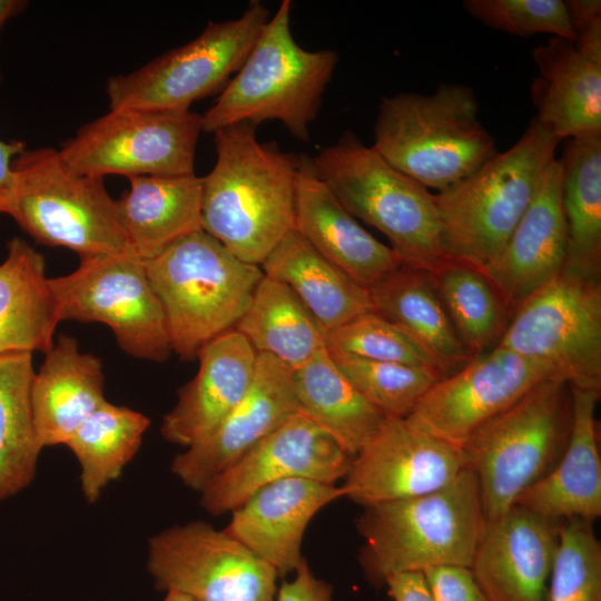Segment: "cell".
<instances>
[{"mask_svg": "<svg viewBox=\"0 0 601 601\" xmlns=\"http://www.w3.org/2000/svg\"><path fill=\"white\" fill-rule=\"evenodd\" d=\"M213 134L216 162L201 177V228L237 258L260 266L295 229L298 156L260 142L249 122Z\"/></svg>", "mask_w": 601, "mask_h": 601, "instance_id": "1", "label": "cell"}, {"mask_svg": "<svg viewBox=\"0 0 601 601\" xmlns=\"http://www.w3.org/2000/svg\"><path fill=\"white\" fill-rule=\"evenodd\" d=\"M485 526L477 476L467 465L433 492L364 506L356 521L364 539L359 561L376 585L401 572L470 568Z\"/></svg>", "mask_w": 601, "mask_h": 601, "instance_id": "2", "label": "cell"}, {"mask_svg": "<svg viewBox=\"0 0 601 601\" xmlns=\"http://www.w3.org/2000/svg\"><path fill=\"white\" fill-rule=\"evenodd\" d=\"M473 89L441 83L432 93L382 98L373 148L393 167L441 193L462 181L496 152L477 118Z\"/></svg>", "mask_w": 601, "mask_h": 601, "instance_id": "3", "label": "cell"}, {"mask_svg": "<svg viewBox=\"0 0 601 601\" xmlns=\"http://www.w3.org/2000/svg\"><path fill=\"white\" fill-rule=\"evenodd\" d=\"M290 10L292 1L283 0L240 69L201 115L203 131L278 120L296 139L309 141V126L338 56L332 49L300 47L290 30Z\"/></svg>", "mask_w": 601, "mask_h": 601, "instance_id": "4", "label": "cell"}, {"mask_svg": "<svg viewBox=\"0 0 601 601\" xmlns=\"http://www.w3.org/2000/svg\"><path fill=\"white\" fill-rule=\"evenodd\" d=\"M559 140L533 119L518 141L472 175L434 194L447 259L481 272L503 250L531 203Z\"/></svg>", "mask_w": 601, "mask_h": 601, "instance_id": "5", "label": "cell"}, {"mask_svg": "<svg viewBox=\"0 0 601 601\" xmlns=\"http://www.w3.org/2000/svg\"><path fill=\"white\" fill-rule=\"evenodd\" d=\"M144 265L165 315L171 352L185 362L235 328L264 276L260 266L237 258L204 230Z\"/></svg>", "mask_w": 601, "mask_h": 601, "instance_id": "6", "label": "cell"}, {"mask_svg": "<svg viewBox=\"0 0 601 601\" xmlns=\"http://www.w3.org/2000/svg\"><path fill=\"white\" fill-rule=\"evenodd\" d=\"M312 164L352 216L386 236L404 266L435 273L450 260L441 245L434 194L353 131L322 148Z\"/></svg>", "mask_w": 601, "mask_h": 601, "instance_id": "7", "label": "cell"}, {"mask_svg": "<svg viewBox=\"0 0 601 601\" xmlns=\"http://www.w3.org/2000/svg\"><path fill=\"white\" fill-rule=\"evenodd\" d=\"M570 426V385L552 376L470 436L462 449L477 476L486 522L513 506L552 470L564 451Z\"/></svg>", "mask_w": 601, "mask_h": 601, "instance_id": "8", "label": "cell"}, {"mask_svg": "<svg viewBox=\"0 0 601 601\" xmlns=\"http://www.w3.org/2000/svg\"><path fill=\"white\" fill-rule=\"evenodd\" d=\"M12 176L6 215L37 243L79 257L131 253L104 178L71 173L49 147L22 150Z\"/></svg>", "mask_w": 601, "mask_h": 601, "instance_id": "9", "label": "cell"}, {"mask_svg": "<svg viewBox=\"0 0 601 601\" xmlns=\"http://www.w3.org/2000/svg\"><path fill=\"white\" fill-rule=\"evenodd\" d=\"M496 345L550 367L571 387L601 391L600 277L562 268L516 307Z\"/></svg>", "mask_w": 601, "mask_h": 601, "instance_id": "10", "label": "cell"}, {"mask_svg": "<svg viewBox=\"0 0 601 601\" xmlns=\"http://www.w3.org/2000/svg\"><path fill=\"white\" fill-rule=\"evenodd\" d=\"M269 19L268 8L252 1L240 17L209 22L188 43L127 75L111 76L106 87L110 109H189L226 87Z\"/></svg>", "mask_w": 601, "mask_h": 601, "instance_id": "11", "label": "cell"}, {"mask_svg": "<svg viewBox=\"0 0 601 601\" xmlns=\"http://www.w3.org/2000/svg\"><path fill=\"white\" fill-rule=\"evenodd\" d=\"M201 131V115L189 109H110L83 125L58 154L80 176L191 175Z\"/></svg>", "mask_w": 601, "mask_h": 601, "instance_id": "12", "label": "cell"}, {"mask_svg": "<svg viewBox=\"0 0 601 601\" xmlns=\"http://www.w3.org/2000/svg\"><path fill=\"white\" fill-rule=\"evenodd\" d=\"M49 283L60 321L108 326L119 347L135 358L165 362L173 353L161 305L135 254L80 257L72 273Z\"/></svg>", "mask_w": 601, "mask_h": 601, "instance_id": "13", "label": "cell"}, {"mask_svg": "<svg viewBox=\"0 0 601 601\" xmlns=\"http://www.w3.org/2000/svg\"><path fill=\"white\" fill-rule=\"evenodd\" d=\"M147 569L157 589L191 601H274L279 577L225 530L204 521L152 535Z\"/></svg>", "mask_w": 601, "mask_h": 601, "instance_id": "14", "label": "cell"}, {"mask_svg": "<svg viewBox=\"0 0 601 601\" xmlns=\"http://www.w3.org/2000/svg\"><path fill=\"white\" fill-rule=\"evenodd\" d=\"M552 376L550 367L495 345L439 380L405 418L462 447L486 422Z\"/></svg>", "mask_w": 601, "mask_h": 601, "instance_id": "15", "label": "cell"}, {"mask_svg": "<svg viewBox=\"0 0 601 601\" xmlns=\"http://www.w3.org/2000/svg\"><path fill=\"white\" fill-rule=\"evenodd\" d=\"M462 447L406 421L388 417L351 461L341 485L344 497L364 506L439 490L466 466Z\"/></svg>", "mask_w": 601, "mask_h": 601, "instance_id": "16", "label": "cell"}, {"mask_svg": "<svg viewBox=\"0 0 601 601\" xmlns=\"http://www.w3.org/2000/svg\"><path fill=\"white\" fill-rule=\"evenodd\" d=\"M349 456L300 412L257 442L200 491V505L219 516L273 482L302 477L335 484L344 479Z\"/></svg>", "mask_w": 601, "mask_h": 601, "instance_id": "17", "label": "cell"}, {"mask_svg": "<svg viewBox=\"0 0 601 601\" xmlns=\"http://www.w3.org/2000/svg\"><path fill=\"white\" fill-rule=\"evenodd\" d=\"M297 412L293 370L268 354H258L246 395L208 434L173 460L171 472L186 486L200 492Z\"/></svg>", "mask_w": 601, "mask_h": 601, "instance_id": "18", "label": "cell"}, {"mask_svg": "<svg viewBox=\"0 0 601 601\" xmlns=\"http://www.w3.org/2000/svg\"><path fill=\"white\" fill-rule=\"evenodd\" d=\"M561 524L519 504L486 522L470 569L490 601H545Z\"/></svg>", "mask_w": 601, "mask_h": 601, "instance_id": "19", "label": "cell"}, {"mask_svg": "<svg viewBox=\"0 0 601 601\" xmlns=\"http://www.w3.org/2000/svg\"><path fill=\"white\" fill-rule=\"evenodd\" d=\"M568 231L562 206V166L554 157L500 255L482 273L512 313L563 268Z\"/></svg>", "mask_w": 601, "mask_h": 601, "instance_id": "20", "label": "cell"}, {"mask_svg": "<svg viewBox=\"0 0 601 601\" xmlns=\"http://www.w3.org/2000/svg\"><path fill=\"white\" fill-rule=\"evenodd\" d=\"M295 230L367 290L403 265L390 246L372 236L346 210L306 155H298Z\"/></svg>", "mask_w": 601, "mask_h": 601, "instance_id": "21", "label": "cell"}, {"mask_svg": "<svg viewBox=\"0 0 601 601\" xmlns=\"http://www.w3.org/2000/svg\"><path fill=\"white\" fill-rule=\"evenodd\" d=\"M344 497L341 486L302 477L284 479L253 493L231 511L224 529L284 577L302 560L305 530L314 515Z\"/></svg>", "mask_w": 601, "mask_h": 601, "instance_id": "22", "label": "cell"}, {"mask_svg": "<svg viewBox=\"0 0 601 601\" xmlns=\"http://www.w3.org/2000/svg\"><path fill=\"white\" fill-rule=\"evenodd\" d=\"M257 355L235 329L203 346L196 375L178 391L177 403L162 417V437L188 447L208 434L248 392Z\"/></svg>", "mask_w": 601, "mask_h": 601, "instance_id": "23", "label": "cell"}, {"mask_svg": "<svg viewBox=\"0 0 601 601\" xmlns=\"http://www.w3.org/2000/svg\"><path fill=\"white\" fill-rule=\"evenodd\" d=\"M571 426L561 457L515 504L564 522L601 515V457L595 418L600 391L571 387Z\"/></svg>", "mask_w": 601, "mask_h": 601, "instance_id": "24", "label": "cell"}, {"mask_svg": "<svg viewBox=\"0 0 601 601\" xmlns=\"http://www.w3.org/2000/svg\"><path fill=\"white\" fill-rule=\"evenodd\" d=\"M533 61L531 98L541 129L559 141L601 132V63L559 37L534 48Z\"/></svg>", "mask_w": 601, "mask_h": 601, "instance_id": "25", "label": "cell"}, {"mask_svg": "<svg viewBox=\"0 0 601 601\" xmlns=\"http://www.w3.org/2000/svg\"><path fill=\"white\" fill-rule=\"evenodd\" d=\"M105 402L100 358L81 352L75 337L60 334L45 353L31 384L33 422L41 446L66 445Z\"/></svg>", "mask_w": 601, "mask_h": 601, "instance_id": "26", "label": "cell"}, {"mask_svg": "<svg viewBox=\"0 0 601 601\" xmlns=\"http://www.w3.org/2000/svg\"><path fill=\"white\" fill-rule=\"evenodd\" d=\"M116 199L121 229L132 254L150 259L201 228V177L130 176Z\"/></svg>", "mask_w": 601, "mask_h": 601, "instance_id": "27", "label": "cell"}, {"mask_svg": "<svg viewBox=\"0 0 601 601\" xmlns=\"http://www.w3.org/2000/svg\"><path fill=\"white\" fill-rule=\"evenodd\" d=\"M372 312L410 336L445 377L473 358L460 339L431 273L402 265L368 289Z\"/></svg>", "mask_w": 601, "mask_h": 601, "instance_id": "28", "label": "cell"}, {"mask_svg": "<svg viewBox=\"0 0 601 601\" xmlns=\"http://www.w3.org/2000/svg\"><path fill=\"white\" fill-rule=\"evenodd\" d=\"M60 322L43 256L27 240L11 238L0 263V355L46 353Z\"/></svg>", "mask_w": 601, "mask_h": 601, "instance_id": "29", "label": "cell"}, {"mask_svg": "<svg viewBox=\"0 0 601 601\" xmlns=\"http://www.w3.org/2000/svg\"><path fill=\"white\" fill-rule=\"evenodd\" d=\"M298 412L354 457L388 418L351 383L325 348L293 371Z\"/></svg>", "mask_w": 601, "mask_h": 601, "instance_id": "30", "label": "cell"}, {"mask_svg": "<svg viewBox=\"0 0 601 601\" xmlns=\"http://www.w3.org/2000/svg\"><path fill=\"white\" fill-rule=\"evenodd\" d=\"M260 268L287 285L325 332L372 311L368 290L318 254L295 229Z\"/></svg>", "mask_w": 601, "mask_h": 601, "instance_id": "31", "label": "cell"}, {"mask_svg": "<svg viewBox=\"0 0 601 601\" xmlns=\"http://www.w3.org/2000/svg\"><path fill=\"white\" fill-rule=\"evenodd\" d=\"M560 161L568 231L563 269L600 277L601 132L566 139Z\"/></svg>", "mask_w": 601, "mask_h": 601, "instance_id": "32", "label": "cell"}, {"mask_svg": "<svg viewBox=\"0 0 601 601\" xmlns=\"http://www.w3.org/2000/svg\"><path fill=\"white\" fill-rule=\"evenodd\" d=\"M257 354H268L290 370L325 348L326 332L296 294L264 274L236 324Z\"/></svg>", "mask_w": 601, "mask_h": 601, "instance_id": "33", "label": "cell"}, {"mask_svg": "<svg viewBox=\"0 0 601 601\" xmlns=\"http://www.w3.org/2000/svg\"><path fill=\"white\" fill-rule=\"evenodd\" d=\"M33 376L31 353L0 355V501L32 482L43 449L31 407Z\"/></svg>", "mask_w": 601, "mask_h": 601, "instance_id": "34", "label": "cell"}, {"mask_svg": "<svg viewBox=\"0 0 601 601\" xmlns=\"http://www.w3.org/2000/svg\"><path fill=\"white\" fill-rule=\"evenodd\" d=\"M150 420L109 402L96 408L66 443L80 465L83 497L95 503L138 452Z\"/></svg>", "mask_w": 601, "mask_h": 601, "instance_id": "35", "label": "cell"}, {"mask_svg": "<svg viewBox=\"0 0 601 601\" xmlns=\"http://www.w3.org/2000/svg\"><path fill=\"white\" fill-rule=\"evenodd\" d=\"M431 274L449 317L470 354L474 357L497 344L509 313L485 274L451 259Z\"/></svg>", "mask_w": 601, "mask_h": 601, "instance_id": "36", "label": "cell"}, {"mask_svg": "<svg viewBox=\"0 0 601 601\" xmlns=\"http://www.w3.org/2000/svg\"><path fill=\"white\" fill-rule=\"evenodd\" d=\"M329 354L361 394L387 417H407L442 378L430 367Z\"/></svg>", "mask_w": 601, "mask_h": 601, "instance_id": "37", "label": "cell"}, {"mask_svg": "<svg viewBox=\"0 0 601 601\" xmlns=\"http://www.w3.org/2000/svg\"><path fill=\"white\" fill-rule=\"evenodd\" d=\"M591 523L562 522L545 601H601V544Z\"/></svg>", "mask_w": 601, "mask_h": 601, "instance_id": "38", "label": "cell"}, {"mask_svg": "<svg viewBox=\"0 0 601 601\" xmlns=\"http://www.w3.org/2000/svg\"><path fill=\"white\" fill-rule=\"evenodd\" d=\"M325 347L332 354L424 366L437 371L425 352L410 336L372 311L326 332Z\"/></svg>", "mask_w": 601, "mask_h": 601, "instance_id": "39", "label": "cell"}, {"mask_svg": "<svg viewBox=\"0 0 601 601\" xmlns=\"http://www.w3.org/2000/svg\"><path fill=\"white\" fill-rule=\"evenodd\" d=\"M465 11L487 27L519 37L549 33L574 42L563 0H465Z\"/></svg>", "mask_w": 601, "mask_h": 601, "instance_id": "40", "label": "cell"}, {"mask_svg": "<svg viewBox=\"0 0 601 601\" xmlns=\"http://www.w3.org/2000/svg\"><path fill=\"white\" fill-rule=\"evenodd\" d=\"M423 574L433 601H490L467 566H433Z\"/></svg>", "mask_w": 601, "mask_h": 601, "instance_id": "41", "label": "cell"}, {"mask_svg": "<svg viewBox=\"0 0 601 601\" xmlns=\"http://www.w3.org/2000/svg\"><path fill=\"white\" fill-rule=\"evenodd\" d=\"M574 31V46L592 60L601 63V1H565Z\"/></svg>", "mask_w": 601, "mask_h": 601, "instance_id": "42", "label": "cell"}, {"mask_svg": "<svg viewBox=\"0 0 601 601\" xmlns=\"http://www.w3.org/2000/svg\"><path fill=\"white\" fill-rule=\"evenodd\" d=\"M333 587L315 577L307 561L302 560L290 581H284L274 601H332Z\"/></svg>", "mask_w": 601, "mask_h": 601, "instance_id": "43", "label": "cell"}, {"mask_svg": "<svg viewBox=\"0 0 601 601\" xmlns=\"http://www.w3.org/2000/svg\"><path fill=\"white\" fill-rule=\"evenodd\" d=\"M384 585L393 601H433L423 572H401L388 577Z\"/></svg>", "mask_w": 601, "mask_h": 601, "instance_id": "44", "label": "cell"}, {"mask_svg": "<svg viewBox=\"0 0 601 601\" xmlns=\"http://www.w3.org/2000/svg\"><path fill=\"white\" fill-rule=\"evenodd\" d=\"M26 148L22 140L0 139V215L6 214L12 190V161Z\"/></svg>", "mask_w": 601, "mask_h": 601, "instance_id": "45", "label": "cell"}, {"mask_svg": "<svg viewBox=\"0 0 601 601\" xmlns=\"http://www.w3.org/2000/svg\"><path fill=\"white\" fill-rule=\"evenodd\" d=\"M27 1L21 0H0V31L8 20L27 7Z\"/></svg>", "mask_w": 601, "mask_h": 601, "instance_id": "46", "label": "cell"}, {"mask_svg": "<svg viewBox=\"0 0 601 601\" xmlns=\"http://www.w3.org/2000/svg\"><path fill=\"white\" fill-rule=\"evenodd\" d=\"M162 601H191V600L188 597L177 591H167L166 597Z\"/></svg>", "mask_w": 601, "mask_h": 601, "instance_id": "47", "label": "cell"}]
</instances>
